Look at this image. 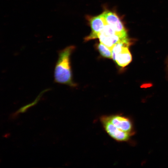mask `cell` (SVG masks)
Segmentation results:
<instances>
[{
  "mask_svg": "<svg viewBox=\"0 0 168 168\" xmlns=\"http://www.w3.org/2000/svg\"><path fill=\"white\" fill-rule=\"evenodd\" d=\"M75 47L70 45L58 51V57L54 71V81L56 83L75 87L72 80L70 57Z\"/></svg>",
  "mask_w": 168,
  "mask_h": 168,
  "instance_id": "1",
  "label": "cell"
},
{
  "mask_svg": "<svg viewBox=\"0 0 168 168\" xmlns=\"http://www.w3.org/2000/svg\"><path fill=\"white\" fill-rule=\"evenodd\" d=\"M131 44V42H119L112 49V59L121 67L127 66L132 61V55L128 49Z\"/></svg>",
  "mask_w": 168,
  "mask_h": 168,
  "instance_id": "2",
  "label": "cell"
},
{
  "mask_svg": "<svg viewBox=\"0 0 168 168\" xmlns=\"http://www.w3.org/2000/svg\"><path fill=\"white\" fill-rule=\"evenodd\" d=\"M107 24L111 26L117 34L123 39L128 38L127 31L121 20L114 12L108 10L101 14Z\"/></svg>",
  "mask_w": 168,
  "mask_h": 168,
  "instance_id": "3",
  "label": "cell"
},
{
  "mask_svg": "<svg viewBox=\"0 0 168 168\" xmlns=\"http://www.w3.org/2000/svg\"><path fill=\"white\" fill-rule=\"evenodd\" d=\"M100 119L105 131L115 141L119 142H126L129 141L131 136L114 125L108 120L105 115L101 116Z\"/></svg>",
  "mask_w": 168,
  "mask_h": 168,
  "instance_id": "4",
  "label": "cell"
},
{
  "mask_svg": "<svg viewBox=\"0 0 168 168\" xmlns=\"http://www.w3.org/2000/svg\"><path fill=\"white\" fill-rule=\"evenodd\" d=\"M105 116L109 121L120 130L131 136L135 133L133 123L129 118L121 114L105 115Z\"/></svg>",
  "mask_w": 168,
  "mask_h": 168,
  "instance_id": "5",
  "label": "cell"
},
{
  "mask_svg": "<svg viewBox=\"0 0 168 168\" xmlns=\"http://www.w3.org/2000/svg\"><path fill=\"white\" fill-rule=\"evenodd\" d=\"M87 19L91 27V32L85 38V41L98 38V34L103 30L106 24L101 14L95 16H87Z\"/></svg>",
  "mask_w": 168,
  "mask_h": 168,
  "instance_id": "6",
  "label": "cell"
},
{
  "mask_svg": "<svg viewBox=\"0 0 168 168\" xmlns=\"http://www.w3.org/2000/svg\"><path fill=\"white\" fill-rule=\"evenodd\" d=\"M96 47L100 54L103 57L112 58V53L111 49L101 43L96 44Z\"/></svg>",
  "mask_w": 168,
  "mask_h": 168,
  "instance_id": "7",
  "label": "cell"
},
{
  "mask_svg": "<svg viewBox=\"0 0 168 168\" xmlns=\"http://www.w3.org/2000/svg\"><path fill=\"white\" fill-rule=\"evenodd\" d=\"M100 33L107 36L117 35L113 28L111 26L107 23L105 25L103 30Z\"/></svg>",
  "mask_w": 168,
  "mask_h": 168,
  "instance_id": "8",
  "label": "cell"
}]
</instances>
